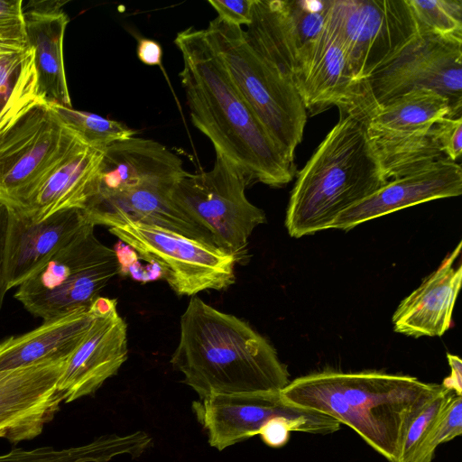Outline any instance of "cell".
Listing matches in <instances>:
<instances>
[{"label": "cell", "instance_id": "3", "mask_svg": "<svg viewBox=\"0 0 462 462\" xmlns=\"http://www.w3.org/2000/svg\"><path fill=\"white\" fill-rule=\"evenodd\" d=\"M170 362L199 399L281 393L291 382L287 366L263 336L196 296L180 317L179 343Z\"/></svg>", "mask_w": 462, "mask_h": 462}, {"label": "cell", "instance_id": "16", "mask_svg": "<svg viewBox=\"0 0 462 462\" xmlns=\"http://www.w3.org/2000/svg\"><path fill=\"white\" fill-rule=\"evenodd\" d=\"M66 361L0 372V439L13 444L40 435L63 402L57 391Z\"/></svg>", "mask_w": 462, "mask_h": 462}, {"label": "cell", "instance_id": "36", "mask_svg": "<svg viewBox=\"0 0 462 462\" xmlns=\"http://www.w3.org/2000/svg\"><path fill=\"white\" fill-rule=\"evenodd\" d=\"M448 362L451 372L448 377L442 382V385L454 391L457 395H462V363L461 359L452 354H447Z\"/></svg>", "mask_w": 462, "mask_h": 462}, {"label": "cell", "instance_id": "6", "mask_svg": "<svg viewBox=\"0 0 462 462\" xmlns=\"http://www.w3.org/2000/svg\"><path fill=\"white\" fill-rule=\"evenodd\" d=\"M247 185L240 169L216 153L210 171H186L170 192L171 201L182 214L238 263L248 259V239L254 229L266 221L263 210L247 199Z\"/></svg>", "mask_w": 462, "mask_h": 462}, {"label": "cell", "instance_id": "4", "mask_svg": "<svg viewBox=\"0 0 462 462\" xmlns=\"http://www.w3.org/2000/svg\"><path fill=\"white\" fill-rule=\"evenodd\" d=\"M365 120L340 116L299 171L285 217L291 236L331 228L340 214L387 183L371 152Z\"/></svg>", "mask_w": 462, "mask_h": 462}, {"label": "cell", "instance_id": "20", "mask_svg": "<svg viewBox=\"0 0 462 462\" xmlns=\"http://www.w3.org/2000/svg\"><path fill=\"white\" fill-rule=\"evenodd\" d=\"M461 243L409 296L393 316L394 331L406 336L440 337L450 327L461 286V265L455 267Z\"/></svg>", "mask_w": 462, "mask_h": 462}, {"label": "cell", "instance_id": "23", "mask_svg": "<svg viewBox=\"0 0 462 462\" xmlns=\"http://www.w3.org/2000/svg\"><path fill=\"white\" fill-rule=\"evenodd\" d=\"M93 318L90 307L80 309L5 339L0 343V372L67 361L85 337Z\"/></svg>", "mask_w": 462, "mask_h": 462}, {"label": "cell", "instance_id": "14", "mask_svg": "<svg viewBox=\"0 0 462 462\" xmlns=\"http://www.w3.org/2000/svg\"><path fill=\"white\" fill-rule=\"evenodd\" d=\"M329 0H254L249 44L292 80L304 47L323 30Z\"/></svg>", "mask_w": 462, "mask_h": 462}, {"label": "cell", "instance_id": "34", "mask_svg": "<svg viewBox=\"0 0 462 462\" xmlns=\"http://www.w3.org/2000/svg\"><path fill=\"white\" fill-rule=\"evenodd\" d=\"M136 54L141 62L149 66H160L162 60V45L152 39L141 38L138 41Z\"/></svg>", "mask_w": 462, "mask_h": 462}, {"label": "cell", "instance_id": "1", "mask_svg": "<svg viewBox=\"0 0 462 462\" xmlns=\"http://www.w3.org/2000/svg\"><path fill=\"white\" fill-rule=\"evenodd\" d=\"M174 43L182 56L179 77L196 128L244 173L248 183L281 188L296 173L294 156L270 134L232 80L204 29L179 32Z\"/></svg>", "mask_w": 462, "mask_h": 462}, {"label": "cell", "instance_id": "29", "mask_svg": "<svg viewBox=\"0 0 462 462\" xmlns=\"http://www.w3.org/2000/svg\"><path fill=\"white\" fill-rule=\"evenodd\" d=\"M418 32L462 37L460 0H408Z\"/></svg>", "mask_w": 462, "mask_h": 462}, {"label": "cell", "instance_id": "12", "mask_svg": "<svg viewBox=\"0 0 462 462\" xmlns=\"http://www.w3.org/2000/svg\"><path fill=\"white\" fill-rule=\"evenodd\" d=\"M193 412L212 448L222 451L254 435L270 421H288L294 431L327 435L340 430L328 415L294 406L281 393L218 394L193 402Z\"/></svg>", "mask_w": 462, "mask_h": 462}, {"label": "cell", "instance_id": "33", "mask_svg": "<svg viewBox=\"0 0 462 462\" xmlns=\"http://www.w3.org/2000/svg\"><path fill=\"white\" fill-rule=\"evenodd\" d=\"M293 427L286 420H274L267 423L259 432L263 441L271 448L284 446L289 439Z\"/></svg>", "mask_w": 462, "mask_h": 462}, {"label": "cell", "instance_id": "35", "mask_svg": "<svg viewBox=\"0 0 462 462\" xmlns=\"http://www.w3.org/2000/svg\"><path fill=\"white\" fill-rule=\"evenodd\" d=\"M7 221L8 208L5 205L0 203V309L2 307L5 295L8 291L4 267Z\"/></svg>", "mask_w": 462, "mask_h": 462}, {"label": "cell", "instance_id": "31", "mask_svg": "<svg viewBox=\"0 0 462 462\" xmlns=\"http://www.w3.org/2000/svg\"><path fill=\"white\" fill-rule=\"evenodd\" d=\"M432 132L447 159L455 162L462 152V117H443L432 125Z\"/></svg>", "mask_w": 462, "mask_h": 462}, {"label": "cell", "instance_id": "2", "mask_svg": "<svg viewBox=\"0 0 462 462\" xmlns=\"http://www.w3.org/2000/svg\"><path fill=\"white\" fill-rule=\"evenodd\" d=\"M444 388L382 371L324 370L291 381L281 396L348 426L386 460L398 462L409 426Z\"/></svg>", "mask_w": 462, "mask_h": 462}, {"label": "cell", "instance_id": "26", "mask_svg": "<svg viewBox=\"0 0 462 462\" xmlns=\"http://www.w3.org/2000/svg\"><path fill=\"white\" fill-rule=\"evenodd\" d=\"M38 100L32 49L27 42L0 41V129Z\"/></svg>", "mask_w": 462, "mask_h": 462}, {"label": "cell", "instance_id": "10", "mask_svg": "<svg viewBox=\"0 0 462 462\" xmlns=\"http://www.w3.org/2000/svg\"><path fill=\"white\" fill-rule=\"evenodd\" d=\"M325 25L343 47L355 79L365 85L418 32L408 0H329Z\"/></svg>", "mask_w": 462, "mask_h": 462}, {"label": "cell", "instance_id": "11", "mask_svg": "<svg viewBox=\"0 0 462 462\" xmlns=\"http://www.w3.org/2000/svg\"><path fill=\"white\" fill-rule=\"evenodd\" d=\"M374 109L415 88L444 96L462 108V37L418 32L366 80Z\"/></svg>", "mask_w": 462, "mask_h": 462}, {"label": "cell", "instance_id": "13", "mask_svg": "<svg viewBox=\"0 0 462 462\" xmlns=\"http://www.w3.org/2000/svg\"><path fill=\"white\" fill-rule=\"evenodd\" d=\"M292 81L311 116L333 106L340 116H367L374 110L366 84L355 79L343 47L326 25L301 51Z\"/></svg>", "mask_w": 462, "mask_h": 462}, {"label": "cell", "instance_id": "22", "mask_svg": "<svg viewBox=\"0 0 462 462\" xmlns=\"http://www.w3.org/2000/svg\"><path fill=\"white\" fill-rule=\"evenodd\" d=\"M105 149L80 140L43 176L25 208L19 211L42 221L65 209H82L88 199ZM18 211V210H16Z\"/></svg>", "mask_w": 462, "mask_h": 462}, {"label": "cell", "instance_id": "5", "mask_svg": "<svg viewBox=\"0 0 462 462\" xmlns=\"http://www.w3.org/2000/svg\"><path fill=\"white\" fill-rule=\"evenodd\" d=\"M204 32L247 104L273 138L294 156L307 111L293 81L249 44L242 27L217 17Z\"/></svg>", "mask_w": 462, "mask_h": 462}, {"label": "cell", "instance_id": "18", "mask_svg": "<svg viewBox=\"0 0 462 462\" xmlns=\"http://www.w3.org/2000/svg\"><path fill=\"white\" fill-rule=\"evenodd\" d=\"M185 172L163 144L133 136L105 148L88 199L149 184L172 187Z\"/></svg>", "mask_w": 462, "mask_h": 462}, {"label": "cell", "instance_id": "25", "mask_svg": "<svg viewBox=\"0 0 462 462\" xmlns=\"http://www.w3.org/2000/svg\"><path fill=\"white\" fill-rule=\"evenodd\" d=\"M457 116L448 99L428 88H415L374 108L367 116V130L389 134L429 131L443 117Z\"/></svg>", "mask_w": 462, "mask_h": 462}, {"label": "cell", "instance_id": "28", "mask_svg": "<svg viewBox=\"0 0 462 462\" xmlns=\"http://www.w3.org/2000/svg\"><path fill=\"white\" fill-rule=\"evenodd\" d=\"M61 123L88 146L105 149L117 141L128 139L136 131L125 124L98 115L60 105H51Z\"/></svg>", "mask_w": 462, "mask_h": 462}, {"label": "cell", "instance_id": "15", "mask_svg": "<svg viewBox=\"0 0 462 462\" xmlns=\"http://www.w3.org/2000/svg\"><path fill=\"white\" fill-rule=\"evenodd\" d=\"M89 307L92 323L57 383L65 402L95 393L127 359V326L117 312L116 300L98 296Z\"/></svg>", "mask_w": 462, "mask_h": 462}, {"label": "cell", "instance_id": "27", "mask_svg": "<svg viewBox=\"0 0 462 462\" xmlns=\"http://www.w3.org/2000/svg\"><path fill=\"white\" fill-rule=\"evenodd\" d=\"M144 450V439L138 431L118 435H102L81 446L55 449L41 447L26 450L14 448L0 455V462H109L120 455L140 457Z\"/></svg>", "mask_w": 462, "mask_h": 462}, {"label": "cell", "instance_id": "7", "mask_svg": "<svg viewBox=\"0 0 462 462\" xmlns=\"http://www.w3.org/2000/svg\"><path fill=\"white\" fill-rule=\"evenodd\" d=\"M90 226L23 282L14 297L44 320L89 308L119 273L115 250L103 245Z\"/></svg>", "mask_w": 462, "mask_h": 462}, {"label": "cell", "instance_id": "30", "mask_svg": "<svg viewBox=\"0 0 462 462\" xmlns=\"http://www.w3.org/2000/svg\"><path fill=\"white\" fill-rule=\"evenodd\" d=\"M0 41L27 42L22 0H0Z\"/></svg>", "mask_w": 462, "mask_h": 462}, {"label": "cell", "instance_id": "17", "mask_svg": "<svg viewBox=\"0 0 462 462\" xmlns=\"http://www.w3.org/2000/svg\"><path fill=\"white\" fill-rule=\"evenodd\" d=\"M90 226L79 208L34 221L8 208L4 262L8 290L20 286Z\"/></svg>", "mask_w": 462, "mask_h": 462}, {"label": "cell", "instance_id": "21", "mask_svg": "<svg viewBox=\"0 0 462 462\" xmlns=\"http://www.w3.org/2000/svg\"><path fill=\"white\" fill-rule=\"evenodd\" d=\"M64 2H31L23 7L26 40L33 51L38 97L50 105L71 106L63 60L69 17Z\"/></svg>", "mask_w": 462, "mask_h": 462}, {"label": "cell", "instance_id": "24", "mask_svg": "<svg viewBox=\"0 0 462 462\" xmlns=\"http://www.w3.org/2000/svg\"><path fill=\"white\" fill-rule=\"evenodd\" d=\"M365 130L371 152L385 182L423 171L447 159L432 127L415 134L381 133L366 127Z\"/></svg>", "mask_w": 462, "mask_h": 462}, {"label": "cell", "instance_id": "32", "mask_svg": "<svg viewBox=\"0 0 462 462\" xmlns=\"http://www.w3.org/2000/svg\"><path fill=\"white\" fill-rule=\"evenodd\" d=\"M254 0H208L222 21L242 27L247 26L252 19Z\"/></svg>", "mask_w": 462, "mask_h": 462}, {"label": "cell", "instance_id": "8", "mask_svg": "<svg viewBox=\"0 0 462 462\" xmlns=\"http://www.w3.org/2000/svg\"><path fill=\"white\" fill-rule=\"evenodd\" d=\"M109 232L163 270L178 295L194 296L206 290L222 291L236 281V260L215 245L173 230L121 216L97 219Z\"/></svg>", "mask_w": 462, "mask_h": 462}, {"label": "cell", "instance_id": "9", "mask_svg": "<svg viewBox=\"0 0 462 462\" xmlns=\"http://www.w3.org/2000/svg\"><path fill=\"white\" fill-rule=\"evenodd\" d=\"M79 139L38 100L0 129V203L23 210L43 176Z\"/></svg>", "mask_w": 462, "mask_h": 462}, {"label": "cell", "instance_id": "19", "mask_svg": "<svg viewBox=\"0 0 462 462\" xmlns=\"http://www.w3.org/2000/svg\"><path fill=\"white\" fill-rule=\"evenodd\" d=\"M462 193V169L443 160L423 171L392 180L340 214L331 228L349 230L397 210Z\"/></svg>", "mask_w": 462, "mask_h": 462}]
</instances>
